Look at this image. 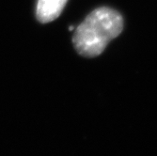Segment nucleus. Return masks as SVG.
Here are the masks:
<instances>
[{
    "label": "nucleus",
    "instance_id": "f03ea898",
    "mask_svg": "<svg viewBox=\"0 0 157 156\" xmlns=\"http://www.w3.org/2000/svg\"><path fill=\"white\" fill-rule=\"evenodd\" d=\"M68 0H38L37 18L40 23H49L58 18Z\"/></svg>",
    "mask_w": 157,
    "mask_h": 156
},
{
    "label": "nucleus",
    "instance_id": "f257e3e1",
    "mask_svg": "<svg viewBox=\"0 0 157 156\" xmlns=\"http://www.w3.org/2000/svg\"><path fill=\"white\" fill-rule=\"evenodd\" d=\"M122 28L123 20L117 10L106 7L96 9L76 28L73 39L75 47L83 56H97L121 33Z\"/></svg>",
    "mask_w": 157,
    "mask_h": 156
}]
</instances>
